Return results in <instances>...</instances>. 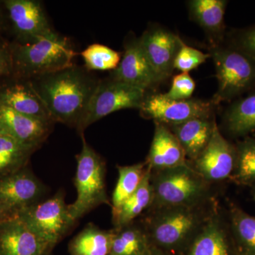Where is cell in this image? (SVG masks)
Returning a JSON list of instances; mask_svg holds the SVG:
<instances>
[{
  "instance_id": "f546056e",
  "label": "cell",
  "mask_w": 255,
  "mask_h": 255,
  "mask_svg": "<svg viewBox=\"0 0 255 255\" xmlns=\"http://www.w3.org/2000/svg\"><path fill=\"white\" fill-rule=\"evenodd\" d=\"M232 177L240 184H255V140L250 139L238 147Z\"/></svg>"
},
{
  "instance_id": "7c38bea8",
  "label": "cell",
  "mask_w": 255,
  "mask_h": 255,
  "mask_svg": "<svg viewBox=\"0 0 255 255\" xmlns=\"http://www.w3.org/2000/svg\"><path fill=\"white\" fill-rule=\"evenodd\" d=\"M4 4L19 43H34L56 33L50 26L40 1L6 0Z\"/></svg>"
},
{
  "instance_id": "ac0fdd59",
  "label": "cell",
  "mask_w": 255,
  "mask_h": 255,
  "mask_svg": "<svg viewBox=\"0 0 255 255\" xmlns=\"http://www.w3.org/2000/svg\"><path fill=\"white\" fill-rule=\"evenodd\" d=\"M155 132L146 164L150 170H161L187 163L179 140L167 126L155 122Z\"/></svg>"
},
{
  "instance_id": "d4e9b609",
  "label": "cell",
  "mask_w": 255,
  "mask_h": 255,
  "mask_svg": "<svg viewBox=\"0 0 255 255\" xmlns=\"http://www.w3.org/2000/svg\"><path fill=\"white\" fill-rule=\"evenodd\" d=\"M230 222L238 255H255V216L231 206Z\"/></svg>"
},
{
  "instance_id": "484cf974",
  "label": "cell",
  "mask_w": 255,
  "mask_h": 255,
  "mask_svg": "<svg viewBox=\"0 0 255 255\" xmlns=\"http://www.w3.org/2000/svg\"><path fill=\"white\" fill-rule=\"evenodd\" d=\"M36 148L23 145L13 137L0 133V178L24 168Z\"/></svg>"
},
{
  "instance_id": "d6986e66",
  "label": "cell",
  "mask_w": 255,
  "mask_h": 255,
  "mask_svg": "<svg viewBox=\"0 0 255 255\" xmlns=\"http://www.w3.org/2000/svg\"><path fill=\"white\" fill-rule=\"evenodd\" d=\"M0 105L33 118L53 122L46 106L28 80L1 89Z\"/></svg>"
},
{
  "instance_id": "52a82bcc",
  "label": "cell",
  "mask_w": 255,
  "mask_h": 255,
  "mask_svg": "<svg viewBox=\"0 0 255 255\" xmlns=\"http://www.w3.org/2000/svg\"><path fill=\"white\" fill-rule=\"evenodd\" d=\"M210 55L219 82L215 102L231 100L255 85V60L241 50L216 47Z\"/></svg>"
},
{
  "instance_id": "e575fe53",
  "label": "cell",
  "mask_w": 255,
  "mask_h": 255,
  "mask_svg": "<svg viewBox=\"0 0 255 255\" xmlns=\"http://www.w3.org/2000/svg\"><path fill=\"white\" fill-rule=\"evenodd\" d=\"M142 255H172L155 246H151Z\"/></svg>"
},
{
  "instance_id": "cb8c5ba5",
  "label": "cell",
  "mask_w": 255,
  "mask_h": 255,
  "mask_svg": "<svg viewBox=\"0 0 255 255\" xmlns=\"http://www.w3.org/2000/svg\"><path fill=\"white\" fill-rule=\"evenodd\" d=\"M193 20L211 35L221 34L224 27L227 1L224 0H193L189 1Z\"/></svg>"
},
{
  "instance_id": "ba28073f",
  "label": "cell",
  "mask_w": 255,
  "mask_h": 255,
  "mask_svg": "<svg viewBox=\"0 0 255 255\" xmlns=\"http://www.w3.org/2000/svg\"><path fill=\"white\" fill-rule=\"evenodd\" d=\"M17 217L52 248L76 223L69 214L61 191L24 210Z\"/></svg>"
},
{
  "instance_id": "74e56055",
  "label": "cell",
  "mask_w": 255,
  "mask_h": 255,
  "mask_svg": "<svg viewBox=\"0 0 255 255\" xmlns=\"http://www.w3.org/2000/svg\"><path fill=\"white\" fill-rule=\"evenodd\" d=\"M253 195H254V198L255 199V184L254 190H253Z\"/></svg>"
},
{
  "instance_id": "44dd1931",
  "label": "cell",
  "mask_w": 255,
  "mask_h": 255,
  "mask_svg": "<svg viewBox=\"0 0 255 255\" xmlns=\"http://www.w3.org/2000/svg\"><path fill=\"white\" fill-rule=\"evenodd\" d=\"M150 172L148 167V171L137 191L118 209L112 210V221L115 229H119L134 222L137 217L150 209L153 199Z\"/></svg>"
},
{
  "instance_id": "4dcf8cb0",
  "label": "cell",
  "mask_w": 255,
  "mask_h": 255,
  "mask_svg": "<svg viewBox=\"0 0 255 255\" xmlns=\"http://www.w3.org/2000/svg\"><path fill=\"white\" fill-rule=\"evenodd\" d=\"M209 58H211L210 53L206 54L199 50L187 46L182 41L174 60V69L182 73H189L191 70L205 63Z\"/></svg>"
},
{
  "instance_id": "8fae6325",
  "label": "cell",
  "mask_w": 255,
  "mask_h": 255,
  "mask_svg": "<svg viewBox=\"0 0 255 255\" xmlns=\"http://www.w3.org/2000/svg\"><path fill=\"white\" fill-rule=\"evenodd\" d=\"M44 193V186L27 169L0 178V203L10 218L39 203Z\"/></svg>"
},
{
  "instance_id": "9a60e30c",
  "label": "cell",
  "mask_w": 255,
  "mask_h": 255,
  "mask_svg": "<svg viewBox=\"0 0 255 255\" xmlns=\"http://www.w3.org/2000/svg\"><path fill=\"white\" fill-rule=\"evenodd\" d=\"M218 206L200 232L180 255H238L231 227Z\"/></svg>"
},
{
  "instance_id": "e0dca14e",
  "label": "cell",
  "mask_w": 255,
  "mask_h": 255,
  "mask_svg": "<svg viewBox=\"0 0 255 255\" xmlns=\"http://www.w3.org/2000/svg\"><path fill=\"white\" fill-rule=\"evenodd\" d=\"M53 122L33 118L0 105V133L38 149L50 135Z\"/></svg>"
},
{
  "instance_id": "3957f363",
  "label": "cell",
  "mask_w": 255,
  "mask_h": 255,
  "mask_svg": "<svg viewBox=\"0 0 255 255\" xmlns=\"http://www.w3.org/2000/svg\"><path fill=\"white\" fill-rule=\"evenodd\" d=\"M153 199L150 209L195 206L215 199L211 185L187 163L150 172Z\"/></svg>"
},
{
  "instance_id": "277c9868",
  "label": "cell",
  "mask_w": 255,
  "mask_h": 255,
  "mask_svg": "<svg viewBox=\"0 0 255 255\" xmlns=\"http://www.w3.org/2000/svg\"><path fill=\"white\" fill-rule=\"evenodd\" d=\"M9 50L12 71L27 80L70 68L78 55L70 40L57 33L34 43H16Z\"/></svg>"
},
{
  "instance_id": "4316f807",
  "label": "cell",
  "mask_w": 255,
  "mask_h": 255,
  "mask_svg": "<svg viewBox=\"0 0 255 255\" xmlns=\"http://www.w3.org/2000/svg\"><path fill=\"white\" fill-rule=\"evenodd\" d=\"M117 169L119 178L112 194V210L118 209L137 191L148 171V167L144 162L132 165L117 166Z\"/></svg>"
},
{
  "instance_id": "8d00e7d4",
  "label": "cell",
  "mask_w": 255,
  "mask_h": 255,
  "mask_svg": "<svg viewBox=\"0 0 255 255\" xmlns=\"http://www.w3.org/2000/svg\"><path fill=\"white\" fill-rule=\"evenodd\" d=\"M1 15H0V29H1Z\"/></svg>"
},
{
  "instance_id": "7402d4cb",
  "label": "cell",
  "mask_w": 255,
  "mask_h": 255,
  "mask_svg": "<svg viewBox=\"0 0 255 255\" xmlns=\"http://www.w3.org/2000/svg\"><path fill=\"white\" fill-rule=\"evenodd\" d=\"M115 230L100 229L90 223L70 242L71 255H110Z\"/></svg>"
},
{
  "instance_id": "d590c367",
  "label": "cell",
  "mask_w": 255,
  "mask_h": 255,
  "mask_svg": "<svg viewBox=\"0 0 255 255\" xmlns=\"http://www.w3.org/2000/svg\"><path fill=\"white\" fill-rule=\"evenodd\" d=\"M11 219L9 216V215L7 214V213L5 211L4 207H3L2 205H1V203H0V222L2 221H4V220Z\"/></svg>"
},
{
  "instance_id": "8992f818",
  "label": "cell",
  "mask_w": 255,
  "mask_h": 255,
  "mask_svg": "<svg viewBox=\"0 0 255 255\" xmlns=\"http://www.w3.org/2000/svg\"><path fill=\"white\" fill-rule=\"evenodd\" d=\"M146 92L111 78L100 80L76 128L79 135L82 136L87 127L117 111L124 109L140 110Z\"/></svg>"
},
{
  "instance_id": "5bb4252c",
  "label": "cell",
  "mask_w": 255,
  "mask_h": 255,
  "mask_svg": "<svg viewBox=\"0 0 255 255\" xmlns=\"http://www.w3.org/2000/svg\"><path fill=\"white\" fill-rule=\"evenodd\" d=\"M124 49L123 58L111 74V78L145 91L160 82L146 58L139 38H128Z\"/></svg>"
},
{
  "instance_id": "2e32d148",
  "label": "cell",
  "mask_w": 255,
  "mask_h": 255,
  "mask_svg": "<svg viewBox=\"0 0 255 255\" xmlns=\"http://www.w3.org/2000/svg\"><path fill=\"white\" fill-rule=\"evenodd\" d=\"M51 249L18 217L0 222V255H46Z\"/></svg>"
},
{
  "instance_id": "9c48e42d",
  "label": "cell",
  "mask_w": 255,
  "mask_h": 255,
  "mask_svg": "<svg viewBox=\"0 0 255 255\" xmlns=\"http://www.w3.org/2000/svg\"><path fill=\"white\" fill-rule=\"evenodd\" d=\"M213 105L211 102L195 99L171 100L164 94H157L146 95L140 111L142 117L170 127L191 119L211 117Z\"/></svg>"
},
{
  "instance_id": "836d02e7",
  "label": "cell",
  "mask_w": 255,
  "mask_h": 255,
  "mask_svg": "<svg viewBox=\"0 0 255 255\" xmlns=\"http://www.w3.org/2000/svg\"><path fill=\"white\" fill-rule=\"evenodd\" d=\"M11 72L12 63L9 48L0 43V77L9 75Z\"/></svg>"
},
{
  "instance_id": "1f68e13d",
  "label": "cell",
  "mask_w": 255,
  "mask_h": 255,
  "mask_svg": "<svg viewBox=\"0 0 255 255\" xmlns=\"http://www.w3.org/2000/svg\"><path fill=\"white\" fill-rule=\"evenodd\" d=\"M195 87V82L189 74L182 73L174 77L172 86L169 91L164 95L171 100H189L194 93Z\"/></svg>"
},
{
  "instance_id": "5b68a950",
  "label": "cell",
  "mask_w": 255,
  "mask_h": 255,
  "mask_svg": "<svg viewBox=\"0 0 255 255\" xmlns=\"http://www.w3.org/2000/svg\"><path fill=\"white\" fill-rule=\"evenodd\" d=\"M82 148L77 155L74 184L76 200L68 205L69 214L75 221L103 204L110 205L106 188V164L82 135Z\"/></svg>"
},
{
  "instance_id": "6da1fadb",
  "label": "cell",
  "mask_w": 255,
  "mask_h": 255,
  "mask_svg": "<svg viewBox=\"0 0 255 255\" xmlns=\"http://www.w3.org/2000/svg\"><path fill=\"white\" fill-rule=\"evenodd\" d=\"M53 122L78 128L100 80L85 68H70L28 80Z\"/></svg>"
},
{
  "instance_id": "4fadbf2b",
  "label": "cell",
  "mask_w": 255,
  "mask_h": 255,
  "mask_svg": "<svg viewBox=\"0 0 255 255\" xmlns=\"http://www.w3.org/2000/svg\"><path fill=\"white\" fill-rule=\"evenodd\" d=\"M140 45L159 81L169 78L173 72L175 60L182 41L172 32L154 26L144 32Z\"/></svg>"
},
{
  "instance_id": "ffe728a7",
  "label": "cell",
  "mask_w": 255,
  "mask_h": 255,
  "mask_svg": "<svg viewBox=\"0 0 255 255\" xmlns=\"http://www.w3.org/2000/svg\"><path fill=\"white\" fill-rule=\"evenodd\" d=\"M216 125L214 119L209 117L191 119L178 125L167 127L179 140L187 162H192L209 144Z\"/></svg>"
},
{
  "instance_id": "7a4b0ae2",
  "label": "cell",
  "mask_w": 255,
  "mask_h": 255,
  "mask_svg": "<svg viewBox=\"0 0 255 255\" xmlns=\"http://www.w3.org/2000/svg\"><path fill=\"white\" fill-rule=\"evenodd\" d=\"M216 199L195 206H168L147 210L140 222L151 246L180 255L217 209Z\"/></svg>"
},
{
  "instance_id": "83f0119b",
  "label": "cell",
  "mask_w": 255,
  "mask_h": 255,
  "mask_svg": "<svg viewBox=\"0 0 255 255\" xmlns=\"http://www.w3.org/2000/svg\"><path fill=\"white\" fill-rule=\"evenodd\" d=\"M228 130L235 135L255 131V92L238 101L225 115Z\"/></svg>"
},
{
  "instance_id": "d6a6232c",
  "label": "cell",
  "mask_w": 255,
  "mask_h": 255,
  "mask_svg": "<svg viewBox=\"0 0 255 255\" xmlns=\"http://www.w3.org/2000/svg\"><path fill=\"white\" fill-rule=\"evenodd\" d=\"M239 44L240 50L255 60V26L242 35Z\"/></svg>"
},
{
  "instance_id": "603a6c76",
  "label": "cell",
  "mask_w": 255,
  "mask_h": 255,
  "mask_svg": "<svg viewBox=\"0 0 255 255\" xmlns=\"http://www.w3.org/2000/svg\"><path fill=\"white\" fill-rule=\"evenodd\" d=\"M110 255H142L151 246L140 221L115 229Z\"/></svg>"
},
{
  "instance_id": "f1b7e54d",
  "label": "cell",
  "mask_w": 255,
  "mask_h": 255,
  "mask_svg": "<svg viewBox=\"0 0 255 255\" xmlns=\"http://www.w3.org/2000/svg\"><path fill=\"white\" fill-rule=\"evenodd\" d=\"M80 55L85 62V68L89 71L114 70L122 60L120 53L98 43L90 45Z\"/></svg>"
},
{
  "instance_id": "30bf717a",
  "label": "cell",
  "mask_w": 255,
  "mask_h": 255,
  "mask_svg": "<svg viewBox=\"0 0 255 255\" xmlns=\"http://www.w3.org/2000/svg\"><path fill=\"white\" fill-rule=\"evenodd\" d=\"M187 163L206 182L213 184L231 177L236 163V149L223 136L217 125L202 152Z\"/></svg>"
}]
</instances>
